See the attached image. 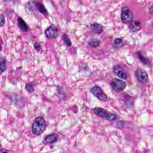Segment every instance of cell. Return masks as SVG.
<instances>
[{
    "instance_id": "cell-1",
    "label": "cell",
    "mask_w": 153,
    "mask_h": 153,
    "mask_svg": "<svg viewBox=\"0 0 153 153\" xmlns=\"http://www.w3.org/2000/svg\"><path fill=\"white\" fill-rule=\"evenodd\" d=\"M46 129V122L44 119L41 117L36 118L32 124V133L35 135H40L44 132Z\"/></svg>"
},
{
    "instance_id": "cell-2",
    "label": "cell",
    "mask_w": 153,
    "mask_h": 153,
    "mask_svg": "<svg viewBox=\"0 0 153 153\" xmlns=\"http://www.w3.org/2000/svg\"><path fill=\"white\" fill-rule=\"evenodd\" d=\"M94 111L96 115L102 118H106L110 121H114L118 118L117 116L115 114L110 113L104 108L95 107L94 108Z\"/></svg>"
},
{
    "instance_id": "cell-3",
    "label": "cell",
    "mask_w": 153,
    "mask_h": 153,
    "mask_svg": "<svg viewBox=\"0 0 153 153\" xmlns=\"http://www.w3.org/2000/svg\"><path fill=\"white\" fill-rule=\"evenodd\" d=\"M110 84L112 90L118 93L123 91L127 86L125 82L117 78L112 79L110 82Z\"/></svg>"
},
{
    "instance_id": "cell-4",
    "label": "cell",
    "mask_w": 153,
    "mask_h": 153,
    "mask_svg": "<svg viewBox=\"0 0 153 153\" xmlns=\"http://www.w3.org/2000/svg\"><path fill=\"white\" fill-rule=\"evenodd\" d=\"M120 17L122 22L125 24L130 23L133 18V13L127 6L122 8Z\"/></svg>"
},
{
    "instance_id": "cell-5",
    "label": "cell",
    "mask_w": 153,
    "mask_h": 153,
    "mask_svg": "<svg viewBox=\"0 0 153 153\" xmlns=\"http://www.w3.org/2000/svg\"><path fill=\"white\" fill-rule=\"evenodd\" d=\"M91 92L97 98L101 101H106L108 99V97L105 94L102 89L98 86H95L91 89Z\"/></svg>"
},
{
    "instance_id": "cell-6",
    "label": "cell",
    "mask_w": 153,
    "mask_h": 153,
    "mask_svg": "<svg viewBox=\"0 0 153 153\" xmlns=\"http://www.w3.org/2000/svg\"><path fill=\"white\" fill-rule=\"evenodd\" d=\"M59 29L55 25L52 24L44 31L45 36L48 39H54L57 37Z\"/></svg>"
},
{
    "instance_id": "cell-7",
    "label": "cell",
    "mask_w": 153,
    "mask_h": 153,
    "mask_svg": "<svg viewBox=\"0 0 153 153\" xmlns=\"http://www.w3.org/2000/svg\"><path fill=\"white\" fill-rule=\"evenodd\" d=\"M135 76L138 81L143 84H146L149 81V78L145 70L139 68L135 72Z\"/></svg>"
},
{
    "instance_id": "cell-8",
    "label": "cell",
    "mask_w": 153,
    "mask_h": 153,
    "mask_svg": "<svg viewBox=\"0 0 153 153\" xmlns=\"http://www.w3.org/2000/svg\"><path fill=\"white\" fill-rule=\"evenodd\" d=\"M113 71L114 73L120 78L124 80H127L128 79V75L127 72L122 68L121 65H115L113 68Z\"/></svg>"
},
{
    "instance_id": "cell-9",
    "label": "cell",
    "mask_w": 153,
    "mask_h": 153,
    "mask_svg": "<svg viewBox=\"0 0 153 153\" xmlns=\"http://www.w3.org/2000/svg\"><path fill=\"white\" fill-rule=\"evenodd\" d=\"M128 25L129 31L131 32H137L140 31L141 29V22L137 20H132Z\"/></svg>"
},
{
    "instance_id": "cell-10",
    "label": "cell",
    "mask_w": 153,
    "mask_h": 153,
    "mask_svg": "<svg viewBox=\"0 0 153 153\" xmlns=\"http://www.w3.org/2000/svg\"><path fill=\"white\" fill-rule=\"evenodd\" d=\"M90 29L92 32L98 34H101L103 31V27L101 24L95 22L91 25Z\"/></svg>"
},
{
    "instance_id": "cell-11",
    "label": "cell",
    "mask_w": 153,
    "mask_h": 153,
    "mask_svg": "<svg viewBox=\"0 0 153 153\" xmlns=\"http://www.w3.org/2000/svg\"><path fill=\"white\" fill-rule=\"evenodd\" d=\"M18 26L20 30L23 32H27L28 31V27L26 22L21 17L18 18L17 19Z\"/></svg>"
},
{
    "instance_id": "cell-12",
    "label": "cell",
    "mask_w": 153,
    "mask_h": 153,
    "mask_svg": "<svg viewBox=\"0 0 153 153\" xmlns=\"http://www.w3.org/2000/svg\"><path fill=\"white\" fill-rule=\"evenodd\" d=\"M35 6H36L38 10L40 13L44 15H48V12L46 9L44 7V5L42 3L40 2H35L34 3Z\"/></svg>"
},
{
    "instance_id": "cell-13",
    "label": "cell",
    "mask_w": 153,
    "mask_h": 153,
    "mask_svg": "<svg viewBox=\"0 0 153 153\" xmlns=\"http://www.w3.org/2000/svg\"><path fill=\"white\" fill-rule=\"evenodd\" d=\"M59 138V135L56 133H52L48 135L44 138V140L47 143H53L56 142Z\"/></svg>"
},
{
    "instance_id": "cell-14",
    "label": "cell",
    "mask_w": 153,
    "mask_h": 153,
    "mask_svg": "<svg viewBox=\"0 0 153 153\" xmlns=\"http://www.w3.org/2000/svg\"><path fill=\"white\" fill-rule=\"evenodd\" d=\"M6 61L5 58L1 57L0 58V74L3 73L6 70Z\"/></svg>"
},
{
    "instance_id": "cell-15",
    "label": "cell",
    "mask_w": 153,
    "mask_h": 153,
    "mask_svg": "<svg viewBox=\"0 0 153 153\" xmlns=\"http://www.w3.org/2000/svg\"><path fill=\"white\" fill-rule=\"evenodd\" d=\"M100 40L97 39H93L89 42L90 45L93 48L98 47L100 45Z\"/></svg>"
},
{
    "instance_id": "cell-16",
    "label": "cell",
    "mask_w": 153,
    "mask_h": 153,
    "mask_svg": "<svg viewBox=\"0 0 153 153\" xmlns=\"http://www.w3.org/2000/svg\"><path fill=\"white\" fill-rule=\"evenodd\" d=\"M63 39L64 42L68 46H70L72 45V43L70 40L67 34H64L63 35Z\"/></svg>"
},
{
    "instance_id": "cell-17",
    "label": "cell",
    "mask_w": 153,
    "mask_h": 153,
    "mask_svg": "<svg viewBox=\"0 0 153 153\" xmlns=\"http://www.w3.org/2000/svg\"><path fill=\"white\" fill-rule=\"evenodd\" d=\"M25 89L29 93H32L34 91L33 86L31 83H27L25 85Z\"/></svg>"
},
{
    "instance_id": "cell-18",
    "label": "cell",
    "mask_w": 153,
    "mask_h": 153,
    "mask_svg": "<svg viewBox=\"0 0 153 153\" xmlns=\"http://www.w3.org/2000/svg\"><path fill=\"white\" fill-rule=\"evenodd\" d=\"M138 56L139 59H140V61H141L144 64L148 65V64L149 63L148 60L146 59V58H145V57H143L142 55H141L140 52H138Z\"/></svg>"
},
{
    "instance_id": "cell-19",
    "label": "cell",
    "mask_w": 153,
    "mask_h": 153,
    "mask_svg": "<svg viewBox=\"0 0 153 153\" xmlns=\"http://www.w3.org/2000/svg\"><path fill=\"white\" fill-rule=\"evenodd\" d=\"M5 24V17L3 14L0 15V26L3 27Z\"/></svg>"
},
{
    "instance_id": "cell-20",
    "label": "cell",
    "mask_w": 153,
    "mask_h": 153,
    "mask_svg": "<svg viewBox=\"0 0 153 153\" xmlns=\"http://www.w3.org/2000/svg\"><path fill=\"white\" fill-rule=\"evenodd\" d=\"M34 47L35 49L38 51V52H40L41 49V45H40V44L38 42H36L34 44H33Z\"/></svg>"
},
{
    "instance_id": "cell-21",
    "label": "cell",
    "mask_w": 153,
    "mask_h": 153,
    "mask_svg": "<svg viewBox=\"0 0 153 153\" xmlns=\"http://www.w3.org/2000/svg\"><path fill=\"white\" fill-rule=\"evenodd\" d=\"M122 42V39L120 38H117L114 40V43L116 45H119V44H120Z\"/></svg>"
},
{
    "instance_id": "cell-22",
    "label": "cell",
    "mask_w": 153,
    "mask_h": 153,
    "mask_svg": "<svg viewBox=\"0 0 153 153\" xmlns=\"http://www.w3.org/2000/svg\"><path fill=\"white\" fill-rule=\"evenodd\" d=\"M0 153H9V152L5 149H1L0 150Z\"/></svg>"
},
{
    "instance_id": "cell-23",
    "label": "cell",
    "mask_w": 153,
    "mask_h": 153,
    "mask_svg": "<svg viewBox=\"0 0 153 153\" xmlns=\"http://www.w3.org/2000/svg\"><path fill=\"white\" fill-rule=\"evenodd\" d=\"M2 50V47L1 44H0V52H1Z\"/></svg>"
},
{
    "instance_id": "cell-24",
    "label": "cell",
    "mask_w": 153,
    "mask_h": 153,
    "mask_svg": "<svg viewBox=\"0 0 153 153\" xmlns=\"http://www.w3.org/2000/svg\"><path fill=\"white\" fill-rule=\"evenodd\" d=\"M5 1H7V0H5Z\"/></svg>"
}]
</instances>
